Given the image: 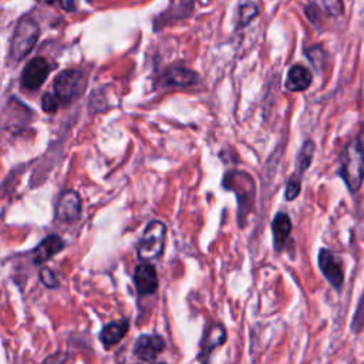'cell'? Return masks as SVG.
<instances>
[{"label": "cell", "instance_id": "cell-1", "mask_svg": "<svg viewBox=\"0 0 364 364\" xmlns=\"http://www.w3.org/2000/svg\"><path fill=\"white\" fill-rule=\"evenodd\" d=\"M338 175L351 193H355L364 181V145L355 138L341 151Z\"/></svg>", "mask_w": 364, "mask_h": 364}, {"label": "cell", "instance_id": "cell-2", "mask_svg": "<svg viewBox=\"0 0 364 364\" xmlns=\"http://www.w3.org/2000/svg\"><path fill=\"white\" fill-rule=\"evenodd\" d=\"M222 186L235 192L239 203L237 216L243 225V218L252 210L255 200V182L252 176L243 171H230L225 173L222 179Z\"/></svg>", "mask_w": 364, "mask_h": 364}, {"label": "cell", "instance_id": "cell-3", "mask_svg": "<svg viewBox=\"0 0 364 364\" xmlns=\"http://www.w3.org/2000/svg\"><path fill=\"white\" fill-rule=\"evenodd\" d=\"M166 226L161 220H151L136 245V256L141 262H152L162 256L165 247Z\"/></svg>", "mask_w": 364, "mask_h": 364}, {"label": "cell", "instance_id": "cell-4", "mask_svg": "<svg viewBox=\"0 0 364 364\" xmlns=\"http://www.w3.org/2000/svg\"><path fill=\"white\" fill-rule=\"evenodd\" d=\"M40 36V28L36 21L31 18H21L14 28L11 44H10V57L14 61L23 60L36 46Z\"/></svg>", "mask_w": 364, "mask_h": 364}, {"label": "cell", "instance_id": "cell-5", "mask_svg": "<svg viewBox=\"0 0 364 364\" xmlns=\"http://www.w3.org/2000/svg\"><path fill=\"white\" fill-rule=\"evenodd\" d=\"M85 85H87L85 75L80 70L71 68V70L61 71L55 77L53 88L60 102L70 104L84 92Z\"/></svg>", "mask_w": 364, "mask_h": 364}, {"label": "cell", "instance_id": "cell-6", "mask_svg": "<svg viewBox=\"0 0 364 364\" xmlns=\"http://www.w3.org/2000/svg\"><path fill=\"white\" fill-rule=\"evenodd\" d=\"M318 267L326 277V280L336 289H341L343 282H344V273H343V266L340 259L328 249H321L318 252Z\"/></svg>", "mask_w": 364, "mask_h": 364}, {"label": "cell", "instance_id": "cell-7", "mask_svg": "<svg viewBox=\"0 0 364 364\" xmlns=\"http://www.w3.org/2000/svg\"><path fill=\"white\" fill-rule=\"evenodd\" d=\"M50 65L46 58L36 57L30 60L21 73V85L26 90H37L48 77Z\"/></svg>", "mask_w": 364, "mask_h": 364}, {"label": "cell", "instance_id": "cell-8", "mask_svg": "<svg viewBox=\"0 0 364 364\" xmlns=\"http://www.w3.org/2000/svg\"><path fill=\"white\" fill-rule=\"evenodd\" d=\"M165 348V341L158 334H141L134 344L132 353L142 361L155 360Z\"/></svg>", "mask_w": 364, "mask_h": 364}, {"label": "cell", "instance_id": "cell-9", "mask_svg": "<svg viewBox=\"0 0 364 364\" xmlns=\"http://www.w3.org/2000/svg\"><path fill=\"white\" fill-rule=\"evenodd\" d=\"M134 284L139 294H154L158 290V274L149 262H142L134 269Z\"/></svg>", "mask_w": 364, "mask_h": 364}, {"label": "cell", "instance_id": "cell-10", "mask_svg": "<svg viewBox=\"0 0 364 364\" xmlns=\"http://www.w3.org/2000/svg\"><path fill=\"white\" fill-rule=\"evenodd\" d=\"M55 213L60 220L74 222L81 215V199L75 191H65L60 195L55 206Z\"/></svg>", "mask_w": 364, "mask_h": 364}, {"label": "cell", "instance_id": "cell-11", "mask_svg": "<svg viewBox=\"0 0 364 364\" xmlns=\"http://www.w3.org/2000/svg\"><path fill=\"white\" fill-rule=\"evenodd\" d=\"M198 81V74L186 67L173 65L169 67L161 75V84L164 87H189Z\"/></svg>", "mask_w": 364, "mask_h": 364}, {"label": "cell", "instance_id": "cell-12", "mask_svg": "<svg viewBox=\"0 0 364 364\" xmlns=\"http://www.w3.org/2000/svg\"><path fill=\"white\" fill-rule=\"evenodd\" d=\"M226 340V331L223 328L222 324L215 323L212 326H209L202 337L200 341V353H199V360L200 361H208L209 355L212 354V351L222 346Z\"/></svg>", "mask_w": 364, "mask_h": 364}, {"label": "cell", "instance_id": "cell-13", "mask_svg": "<svg viewBox=\"0 0 364 364\" xmlns=\"http://www.w3.org/2000/svg\"><path fill=\"white\" fill-rule=\"evenodd\" d=\"M63 247H64V242L58 235H48L34 247V252H33L34 264H41L47 262L54 255L61 252Z\"/></svg>", "mask_w": 364, "mask_h": 364}, {"label": "cell", "instance_id": "cell-14", "mask_svg": "<svg viewBox=\"0 0 364 364\" xmlns=\"http://www.w3.org/2000/svg\"><path fill=\"white\" fill-rule=\"evenodd\" d=\"M128 328H129L128 318L111 321L102 327V330L100 333V340L105 348H109V347L118 344L125 337Z\"/></svg>", "mask_w": 364, "mask_h": 364}, {"label": "cell", "instance_id": "cell-15", "mask_svg": "<svg viewBox=\"0 0 364 364\" xmlns=\"http://www.w3.org/2000/svg\"><path fill=\"white\" fill-rule=\"evenodd\" d=\"M291 232V220L287 213L279 212L272 222V233H273V245L276 252H282L284 243Z\"/></svg>", "mask_w": 364, "mask_h": 364}, {"label": "cell", "instance_id": "cell-16", "mask_svg": "<svg viewBox=\"0 0 364 364\" xmlns=\"http://www.w3.org/2000/svg\"><path fill=\"white\" fill-rule=\"evenodd\" d=\"M311 80H313V75L310 70L301 64H296L287 73L286 88L289 91H304L310 87Z\"/></svg>", "mask_w": 364, "mask_h": 364}, {"label": "cell", "instance_id": "cell-17", "mask_svg": "<svg viewBox=\"0 0 364 364\" xmlns=\"http://www.w3.org/2000/svg\"><path fill=\"white\" fill-rule=\"evenodd\" d=\"M314 155V142L313 141H306L299 154H297V161H296V166H297V175L301 176L304 173V171L310 166L311 159Z\"/></svg>", "mask_w": 364, "mask_h": 364}, {"label": "cell", "instance_id": "cell-18", "mask_svg": "<svg viewBox=\"0 0 364 364\" xmlns=\"http://www.w3.org/2000/svg\"><path fill=\"white\" fill-rule=\"evenodd\" d=\"M257 14V7L253 3H245L239 7V21L237 28L247 26Z\"/></svg>", "mask_w": 364, "mask_h": 364}, {"label": "cell", "instance_id": "cell-19", "mask_svg": "<svg viewBox=\"0 0 364 364\" xmlns=\"http://www.w3.org/2000/svg\"><path fill=\"white\" fill-rule=\"evenodd\" d=\"M364 327V291L360 297V301L357 304V309H355V313L353 316V321H351V330L353 333H360Z\"/></svg>", "mask_w": 364, "mask_h": 364}, {"label": "cell", "instance_id": "cell-20", "mask_svg": "<svg viewBox=\"0 0 364 364\" xmlns=\"http://www.w3.org/2000/svg\"><path fill=\"white\" fill-rule=\"evenodd\" d=\"M300 189H301V181H300V176L294 175L289 179V182L286 183V191H284V196L287 200H293L299 196L300 193Z\"/></svg>", "mask_w": 364, "mask_h": 364}, {"label": "cell", "instance_id": "cell-21", "mask_svg": "<svg viewBox=\"0 0 364 364\" xmlns=\"http://www.w3.org/2000/svg\"><path fill=\"white\" fill-rule=\"evenodd\" d=\"M58 98L55 94H51V92H46L43 97H41V108L43 111H46L47 114H53L57 111L58 108Z\"/></svg>", "mask_w": 364, "mask_h": 364}, {"label": "cell", "instance_id": "cell-22", "mask_svg": "<svg viewBox=\"0 0 364 364\" xmlns=\"http://www.w3.org/2000/svg\"><path fill=\"white\" fill-rule=\"evenodd\" d=\"M38 277H40L41 283H43L46 287L53 289V287H57V286H58V280H57L55 274H54L53 270L48 269V267H43V269L40 270V273H38Z\"/></svg>", "mask_w": 364, "mask_h": 364}, {"label": "cell", "instance_id": "cell-23", "mask_svg": "<svg viewBox=\"0 0 364 364\" xmlns=\"http://www.w3.org/2000/svg\"><path fill=\"white\" fill-rule=\"evenodd\" d=\"M307 57H309V60L318 68V67H321V64H323V61H324V53H323V50L320 48V47H311V48H309L307 50Z\"/></svg>", "mask_w": 364, "mask_h": 364}, {"label": "cell", "instance_id": "cell-24", "mask_svg": "<svg viewBox=\"0 0 364 364\" xmlns=\"http://www.w3.org/2000/svg\"><path fill=\"white\" fill-rule=\"evenodd\" d=\"M323 4L328 14L338 16L343 13V0H323Z\"/></svg>", "mask_w": 364, "mask_h": 364}, {"label": "cell", "instance_id": "cell-25", "mask_svg": "<svg viewBox=\"0 0 364 364\" xmlns=\"http://www.w3.org/2000/svg\"><path fill=\"white\" fill-rule=\"evenodd\" d=\"M60 1H61V6L64 10H67V11L75 10V0H60Z\"/></svg>", "mask_w": 364, "mask_h": 364}, {"label": "cell", "instance_id": "cell-26", "mask_svg": "<svg viewBox=\"0 0 364 364\" xmlns=\"http://www.w3.org/2000/svg\"><path fill=\"white\" fill-rule=\"evenodd\" d=\"M43 3H46V4H53V3H55L57 0H41Z\"/></svg>", "mask_w": 364, "mask_h": 364}]
</instances>
